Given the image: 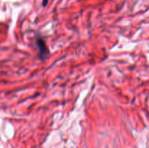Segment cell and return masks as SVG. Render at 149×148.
Returning <instances> with one entry per match:
<instances>
[{
  "label": "cell",
  "mask_w": 149,
  "mask_h": 148,
  "mask_svg": "<svg viewBox=\"0 0 149 148\" xmlns=\"http://www.w3.org/2000/svg\"><path fill=\"white\" fill-rule=\"evenodd\" d=\"M47 1L48 0H43V5L46 6L47 4Z\"/></svg>",
  "instance_id": "7a4b0ae2"
},
{
  "label": "cell",
  "mask_w": 149,
  "mask_h": 148,
  "mask_svg": "<svg viewBox=\"0 0 149 148\" xmlns=\"http://www.w3.org/2000/svg\"><path fill=\"white\" fill-rule=\"evenodd\" d=\"M37 44H38V46H39V47H40L41 52H42V53H43V55H45V52H46L47 51H45V43H44L43 41H42L41 39H39V40H38Z\"/></svg>",
  "instance_id": "6da1fadb"
}]
</instances>
